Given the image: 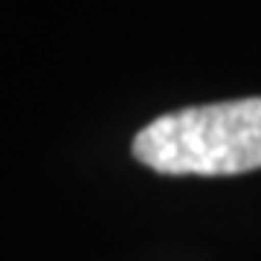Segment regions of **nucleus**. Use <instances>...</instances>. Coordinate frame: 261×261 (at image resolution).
Listing matches in <instances>:
<instances>
[{"label": "nucleus", "instance_id": "nucleus-1", "mask_svg": "<svg viewBox=\"0 0 261 261\" xmlns=\"http://www.w3.org/2000/svg\"><path fill=\"white\" fill-rule=\"evenodd\" d=\"M130 151L160 174L255 171L261 168V96L163 113L134 137Z\"/></svg>", "mask_w": 261, "mask_h": 261}]
</instances>
